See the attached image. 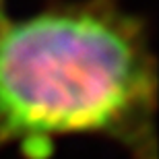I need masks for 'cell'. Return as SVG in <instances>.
<instances>
[{"label": "cell", "mask_w": 159, "mask_h": 159, "mask_svg": "<svg viewBox=\"0 0 159 159\" xmlns=\"http://www.w3.org/2000/svg\"><path fill=\"white\" fill-rule=\"evenodd\" d=\"M95 136L157 159V60L120 0H70L0 23V151L48 159Z\"/></svg>", "instance_id": "obj_1"}, {"label": "cell", "mask_w": 159, "mask_h": 159, "mask_svg": "<svg viewBox=\"0 0 159 159\" xmlns=\"http://www.w3.org/2000/svg\"><path fill=\"white\" fill-rule=\"evenodd\" d=\"M4 21V0H0V23Z\"/></svg>", "instance_id": "obj_2"}]
</instances>
